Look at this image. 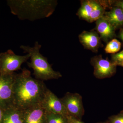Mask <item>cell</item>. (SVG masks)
<instances>
[{
    "label": "cell",
    "instance_id": "obj_4",
    "mask_svg": "<svg viewBox=\"0 0 123 123\" xmlns=\"http://www.w3.org/2000/svg\"><path fill=\"white\" fill-rule=\"evenodd\" d=\"M16 74H0V108L4 111L14 106V88Z\"/></svg>",
    "mask_w": 123,
    "mask_h": 123
},
{
    "label": "cell",
    "instance_id": "obj_20",
    "mask_svg": "<svg viewBox=\"0 0 123 123\" xmlns=\"http://www.w3.org/2000/svg\"><path fill=\"white\" fill-rule=\"evenodd\" d=\"M68 123H84L81 121V120L70 116H68Z\"/></svg>",
    "mask_w": 123,
    "mask_h": 123
},
{
    "label": "cell",
    "instance_id": "obj_5",
    "mask_svg": "<svg viewBox=\"0 0 123 123\" xmlns=\"http://www.w3.org/2000/svg\"><path fill=\"white\" fill-rule=\"evenodd\" d=\"M106 8V6L102 1H82L77 14L82 20L90 23L93 22L103 17Z\"/></svg>",
    "mask_w": 123,
    "mask_h": 123
},
{
    "label": "cell",
    "instance_id": "obj_23",
    "mask_svg": "<svg viewBox=\"0 0 123 123\" xmlns=\"http://www.w3.org/2000/svg\"><path fill=\"white\" fill-rule=\"evenodd\" d=\"M117 66H120L123 67V61L117 64Z\"/></svg>",
    "mask_w": 123,
    "mask_h": 123
},
{
    "label": "cell",
    "instance_id": "obj_2",
    "mask_svg": "<svg viewBox=\"0 0 123 123\" xmlns=\"http://www.w3.org/2000/svg\"><path fill=\"white\" fill-rule=\"evenodd\" d=\"M7 4L11 13L18 19L33 21L50 17L57 2L55 0H10Z\"/></svg>",
    "mask_w": 123,
    "mask_h": 123
},
{
    "label": "cell",
    "instance_id": "obj_11",
    "mask_svg": "<svg viewBox=\"0 0 123 123\" xmlns=\"http://www.w3.org/2000/svg\"><path fill=\"white\" fill-rule=\"evenodd\" d=\"M79 41L85 48L93 52H97L103 46L100 36L94 31H84L79 35Z\"/></svg>",
    "mask_w": 123,
    "mask_h": 123
},
{
    "label": "cell",
    "instance_id": "obj_1",
    "mask_svg": "<svg viewBox=\"0 0 123 123\" xmlns=\"http://www.w3.org/2000/svg\"><path fill=\"white\" fill-rule=\"evenodd\" d=\"M22 70L15 76L14 105L24 110L42 103L47 88L43 81L33 78L28 69Z\"/></svg>",
    "mask_w": 123,
    "mask_h": 123
},
{
    "label": "cell",
    "instance_id": "obj_19",
    "mask_svg": "<svg viewBox=\"0 0 123 123\" xmlns=\"http://www.w3.org/2000/svg\"><path fill=\"white\" fill-rule=\"evenodd\" d=\"M110 5H112L114 7H118L123 12V0H117L115 1H109Z\"/></svg>",
    "mask_w": 123,
    "mask_h": 123
},
{
    "label": "cell",
    "instance_id": "obj_8",
    "mask_svg": "<svg viewBox=\"0 0 123 123\" xmlns=\"http://www.w3.org/2000/svg\"><path fill=\"white\" fill-rule=\"evenodd\" d=\"M90 63L94 69V75L98 79L111 77L116 73V65L111 61L104 59L102 55L92 57Z\"/></svg>",
    "mask_w": 123,
    "mask_h": 123
},
{
    "label": "cell",
    "instance_id": "obj_3",
    "mask_svg": "<svg viewBox=\"0 0 123 123\" xmlns=\"http://www.w3.org/2000/svg\"><path fill=\"white\" fill-rule=\"evenodd\" d=\"M41 47L42 45L37 41L33 47L23 45L20 46L24 53L30 55L31 62H27V64L29 68L33 69V75L36 79L43 81L62 77L61 73L53 70L47 58L40 53Z\"/></svg>",
    "mask_w": 123,
    "mask_h": 123
},
{
    "label": "cell",
    "instance_id": "obj_13",
    "mask_svg": "<svg viewBox=\"0 0 123 123\" xmlns=\"http://www.w3.org/2000/svg\"><path fill=\"white\" fill-rule=\"evenodd\" d=\"M1 123H24L22 110L15 106L4 110Z\"/></svg>",
    "mask_w": 123,
    "mask_h": 123
},
{
    "label": "cell",
    "instance_id": "obj_16",
    "mask_svg": "<svg viewBox=\"0 0 123 123\" xmlns=\"http://www.w3.org/2000/svg\"><path fill=\"white\" fill-rule=\"evenodd\" d=\"M121 43L116 39H113L107 44L105 49L106 53L114 54L118 52L121 47Z\"/></svg>",
    "mask_w": 123,
    "mask_h": 123
},
{
    "label": "cell",
    "instance_id": "obj_18",
    "mask_svg": "<svg viewBox=\"0 0 123 123\" xmlns=\"http://www.w3.org/2000/svg\"><path fill=\"white\" fill-rule=\"evenodd\" d=\"M111 61L117 64L123 61V50L120 52L111 55Z\"/></svg>",
    "mask_w": 123,
    "mask_h": 123
},
{
    "label": "cell",
    "instance_id": "obj_14",
    "mask_svg": "<svg viewBox=\"0 0 123 123\" xmlns=\"http://www.w3.org/2000/svg\"><path fill=\"white\" fill-rule=\"evenodd\" d=\"M104 16L116 29L123 26V12L118 7H113Z\"/></svg>",
    "mask_w": 123,
    "mask_h": 123
},
{
    "label": "cell",
    "instance_id": "obj_7",
    "mask_svg": "<svg viewBox=\"0 0 123 123\" xmlns=\"http://www.w3.org/2000/svg\"><path fill=\"white\" fill-rule=\"evenodd\" d=\"M60 99L68 116L81 120L85 111L80 95L68 92Z\"/></svg>",
    "mask_w": 123,
    "mask_h": 123
},
{
    "label": "cell",
    "instance_id": "obj_24",
    "mask_svg": "<svg viewBox=\"0 0 123 123\" xmlns=\"http://www.w3.org/2000/svg\"><path fill=\"white\" fill-rule=\"evenodd\" d=\"M109 123L107 121H105V122H98V123Z\"/></svg>",
    "mask_w": 123,
    "mask_h": 123
},
{
    "label": "cell",
    "instance_id": "obj_12",
    "mask_svg": "<svg viewBox=\"0 0 123 123\" xmlns=\"http://www.w3.org/2000/svg\"><path fill=\"white\" fill-rule=\"evenodd\" d=\"M96 21L95 30L99 33L101 40L107 43L115 36L116 29L104 16Z\"/></svg>",
    "mask_w": 123,
    "mask_h": 123
},
{
    "label": "cell",
    "instance_id": "obj_15",
    "mask_svg": "<svg viewBox=\"0 0 123 123\" xmlns=\"http://www.w3.org/2000/svg\"><path fill=\"white\" fill-rule=\"evenodd\" d=\"M46 123H68V116L55 114L46 111Z\"/></svg>",
    "mask_w": 123,
    "mask_h": 123
},
{
    "label": "cell",
    "instance_id": "obj_25",
    "mask_svg": "<svg viewBox=\"0 0 123 123\" xmlns=\"http://www.w3.org/2000/svg\"></svg>",
    "mask_w": 123,
    "mask_h": 123
},
{
    "label": "cell",
    "instance_id": "obj_6",
    "mask_svg": "<svg viewBox=\"0 0 123 123\" xmlns=\"http://www.w3.org/2000/svg\"><path fill=\"white\" fill-rule=\"evenodd\" d=\"M30 58V55H16L11 50L0 54V74L14 73L21 69V66Z\"/></svg>",
    "mask_w": 123,
    "mask_h": 123
},
{
    "label": "cell",
    "instance_id": "obj_10",
    "mask_svg": "<svg viewBox=\"0 0 123 123\" xmlns=\"http://www.w3.org/2000/svg\"><path fill=\"white\" fill-rule=\"evenodd\" d=\"M22 111L24 123H46V111L42 104Z\"/></svg>",
    "mask_w": 123,
    "mask_h": 123
},
{
    "label": "cell",
    "instance_id": "obj_17",
    "mask_svg": "<svg viewBox=\"0 0 123 123\" xmlns=\"http://www.w3.org/2000/svg\"><path fill=\"white\" fill-rule=\"evenodd\" d=\"M107 121L109 123H123V110L117 115L110 117Z\"/></svg>",
    "mask_w": 123,
    "mask_h": 123
},
{
    "label": "cell",
    "instance_id": "obj_21",
    "mask_svg": "<svg viewBox=\"0 0 123 123\" xmlns=\"http://www.w3.org/2000/svg\"><path fill=\"white\" fill-rule=\"evenodd\" d=\"M4 114V110L0 108V123H1Z\"/></svg>",
    "mask_w": 123,
    "mask_h": 123
},
{
    "label": "cell",
    "instance_id": "obj_9",
    "mask_svg": "<svg viewBox=\"0 0 123 123\" xmlns=\"http://www.w3.org/2000/svg\"><path fill=\"white\" fill-rule=\"evenodd\" d=\"M41 104L47 112L68 116L60 98L48 88Z\"/></svg>",
    "mask_w": 123,
    "mask_h": 123
},
{
    "label": "cell",
    "instance_id": "obj_22",
    "mask_svg": "<svg viewBox=\"0 0 123 123\" xmlns=\"http://www.w3.org/2000/svg\"><path fill=\"white\" fill-rule=\"evenodd\" d=\"M119 37L123 42V29L121 30L120 33Z\"/></svg>",
    "mask_w": 123,
    "mask_h": 123
}]
</instances>
